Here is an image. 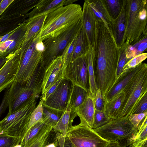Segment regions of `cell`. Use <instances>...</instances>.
Segmentation results:
<instances>
[{
  "label": "cell",
  "instance_id": "obj_1",
  "mask_svg": "<svg viewBox=\"0 0 147 147\" xmlns=\"http://www.w3.org/2000/svg\"><path fill=\"white\" fill-rule=\"evenodd\" d=\"M96 22L93 66L96 86L104 97L117 78L119 48L104 23L99 20H96Z\"/></svg>",
  "mask_w": 147,
  "mask_h": 147
},
{
  "label": "cell",
  "instance_id": "obj_2",
  "mask_svg": "<svg viewBox=\"0 0 147 147\" xmlns=\"http://www.w3.org/2000/svg\"><path fill=\"white\" fill-rule=\"evenodd\" d=\"M82 12L81 6L73 3L60 7L49 13L38 34L40 39L43 41L65 31L81 20Z\"/></svg>",
  "mask_w": 147,
  "mask_h": 147
},
{
  "label": "cell",
  "instance_id": "obj_3",
  "mask_svg": "<svg viewBox=\"0 0 147 147\" xmlns=\"http://www.w3.org/2000/svg\"><path fill=\"white\" fill-rule=\"evenodd\" d=\"M44 49L43 42L38 34L29 42L24 51L20 53L19 67L14 82L33 88Z\"/></svg>",
  "mask_w": 147,
  "mask_h": 147
},
{
  "label": "cell",
  "instance_id": "obj_4",
  "mask_svg": "<svg viewBox=\"0 0 147 147\" xmlns=\"http://www.w3.org/2000/svg\"><path fill=\"white\" fill-rule=\"evenodd\" d=\"M147 0H126V46L133 45L147 36Z\"/></svg>",
  "mask_w": 147,
  "mask_h": 147
},
{
  "label": "cell",
  "instance_id": "obj_5",
  "mask_svg": "<svg viewBox=\"0 0 147 147\" xmlns=\"http://www.w3.org/2000/svg\"><path fill=\"white\" fill-rule=\"evenodd\" d=\"M39 95L31 98L18 110L6 116L0 121V133L23 138L27 130L31 114L36 107Z\"/></svg>",
  "mask_w": 147,
  "mask_h": 147
},
{
  "label": "cell",
  "instance_id": "obj_6",
  "mask_svg": "<svg viewBox=\"0 0 147 147\" xmlns=\"http://www.w3.org/2000/svg\"><path fill=\"white\" fill-rule=\"evenodd\" d=\"M125 97L118 118L128 117L143 94L147 92V65L142 66L123 90Z\"/></svg>",
  "mask_w": 147,
  "mask_h": 147
},
{
  "label": "cell",
  "instance_id": "obj_7",
  "mask_svg": "<svg viewBox=\"0 0 147 147\" xmlns=\"http://www.w3.org/2000/svg\"><path fill=\"white\" fill-rule=\"evenodd\" d=\"M81 27L80 20L59 35L43 41L44 49L42 54L40 67L46 70L53 60L61 55L67 45L77 34Z\"/></svg>",
  "mask_w": 147,
  "mask_h": 147
},
{
  "label": "cell",
  "instance_id": "obj_8",
  "mask_svg": "<svg viewBox=\"0 0 147 147\" xmlns=\"http://www.w3.org/2000/svg\"><path fill=\"white\" fill-rule=\"evenodd\" d=\"M93 129L107 140H126L127 143L138 129L132 125L128 117H124L112 119L106 124Z\"/></svg>",
  "mask_w": 147,
  "mask_h": 147
},
{
  "label": "cell",
  "instance_id": "obj_9",
  "mask_svg": "<svg viewBox=\"0 0 147 147\" xmlns=\"http://www.w3.org/2000/svg\"><path fill=\"white\" fill-rule=\"evenodd\" d=\"M66 136L75 147H105L109 142L93 129L80 123L70 128Z\"/></svg>",
  "mask_w": 147,
  "mask_h": 147
},
{
  "label": "cell",
  "instance_id": "obj_10",
  "mask_svg": "<svg viewBox=\"0 0 147 147\" xmlns=\"http://www.w3.org/2000/svg\"><path fill=\"white\" fill-rule=\"evenodd\" d=\"M74 84L64 78L54 91L44 101L43 105L58 111H64L66 109Z\"/></svg>",
  "mask_w": 147,
  "mask_h": 147
},
{
  "label": "cell",
  "instance_id": "obj_11",
  "mask_svg": "<svg viewBox=\"0 0 147 147\" xmlns=\"http://www.w3.org/2000/svg\"><path fill=\"white\" fill-rule=\"evenodd\" d=\"M64 78L70 80L74 85L89 91L86 54L76 59L67 65Z\"/></svg>",
  "mask_w": 147,
  "mask_h": 147
},
{
  "label": "cell",
  "instance_id": "obj_12",
  "mask_svg": "<svg viewBox=\"0 0 147 147\" xmlns=\"http://www.w3.org/2000/svg\"><path fill=\"white\" fill-rule=\"evenodd\" d=\"M39 94L33 88L23 86L13 81L9 87L7 94L8 114L18 110L33 97Z\"/></svg>",
  "mask_w": 147,
  "mask_h": 147
},
{
  "label": "cell",
  "instance_id": "obj_13",
  "mask_svg": "<svg viewBox=\"0 0 147 147\" xmlns=\"http://www.w3.org/2000/svg\"><path fill=\"white\" fill-rule=\"evenodd\" d=\"M40 0H13L0 16V22H12L27 18V15Z\"/></svg>",
  "mask_w": 147,
  "mask_h": 147
},
{
  "label": "cell",
  "instance_id": "obj_14",
  "mask_svg": "<svg viewBox=\"0 0 147 147\" xmlns=\"http://www.w3.org/2000/svg\"><path fill=\"white\" fill-rule=\"evenodd\" d=\"M65 65L61 55L53 60L47 69L43 79L42 96L64 76Z\"/></svg>",
  "mask_w": 147,
  "mask_h": 147
},
{
  "label": "cell",
  "instance_id": "obj_15",
  "mask_svg": "<svg viewBox=\"0 0 147 147\" xmlns=\"http://www.w3.org/2000/svg\"><path fill=\"white\" fill-rule=\"evenodd\" d=\"M20 48L8 56L0 70V93L9 87L16 78L20 64Z\"/></svg>",
  "mask_w": 147,
  "mask_h": 147
},
{
  "label": "cell",
  "instance_id": "obj_16",
  "mask_svg": "<svg viewBox=\"0 0 147 147\" xmlns=\"http://www.w3.org/2000/svg\"><path fill=\"white\" fill-rule=\"evenodd\" d=\"M142 64V63L136 67L123 71L104 96L105 101L110 100L122 91L140 69Z\"/></svg>",
  "mask_w": 147,
  "mask_h": 147
},
{
  "label": "cell",
  "instance_id": "obj_17",
  "mask_svg": "<svg viewBox=\"0 0 147 147\" xmlns=\"http://www.w3.org/2000/svg\"><path fill=\"white\" fill-rule=\"evenodd\" d=\"M76 1L73 0H40L36 6L27 15V19L47 15L60 7L73 3Z\"/></svg>",
  "mask_w": 147,
  "mask_h": 147
},
{
  "label": "cell",
  "instance_id": "obj_18",
  "mask_svg": "<svg viewBox=\"0 0 147 147\" xmlns=\"http://www.w3.org/2000/svg\"><path fill=\"white\" fill-rule=\"evenodd\" d=\"M95 110L94 98L89 92L84 102L75 111L80 119V124L93 129Z\"/></svg>",
  "mask_w": 147,
  "mask_h": 147
},
{
  "label": "cell",
  "instance_id": "obj_19",
  "mask_svg": "<svg viewBox=\"0 0 147 147\" xmlns=\"http://www.w3.org/2000/svg\"><path fill=\"white\" fill-rule=\"evenodd\" d=\"M81 20L82 27L86 34L89 44L93 48L95 40L96 20L92 10L85 1Z\"/></svg>",
  "mask_w": 147,
  "mask_h": 147
},
{
  "label": "cell",
  "instance_id": "obj_20",
  "mask_svg": "<svg viewBox=\"0 0 147 147\" xmlns=\"http://www.w3.org/2000/svg\"><path fill=\"white\" fill-rule=\"evenodd\" d=\"M85 1L92 10L96 20L102 21L111 33L114 20L108 12L105 0H86Z\"/></svg>",
  "mask_w": 147,
  "mask_h": 147
},
{
  "label": "cell",
  "instance_id": "obj_21",
  "mask_svg": "<svg viewBox=\"0 0 147 147\" xmlns=\"http://www.w3.org/2000/svg\"><path fill=\"white\" fill-rule=\"evenodd\" d=\"M125 1L126 0H123L122 9L118 16L114 20L111 30L116 45L119 48L125 42Z\"/></svg>",
  "mask_w": 147,
  "mask_h": 147
},
{
  "label": "cell",
  "instance_id": "obj_22",
  "mask_svg": "<svg viewBox=\"0 0 147 147\" xmlns=\"http://www.w3.org/2000/svg\"><path fill=\"white\" fill-rule=\"evenodd\" d=\"M47 15L30 19H27V26L25 39L20 48V53H23L30 41L38 35L41 29Z\"/></svg>",
  "mask_w": 147,
  "mask_h": 147
},
{
  "label": "cell",
  "instance_id": "obj_23",
  "mask_svg": "<svg viewBox=\"0 0 147 147\" xmlns=\"http://www.w3.org/2000/svg\"><path fill=\"white\" fill-rule=\"evenodd\" d=\"M124 97L125 94L123 90L110 100L105 101L103 111L108 118L111 119L118 118Z\"/></svg>",
  "mask_w": 147,
  "mask_h": 147
},
{
  "label": "cell",
  "instance_id": "obj_24",
  "mask_svg": "<svg viewBox=\"0 0 147 147\" xmlns=\"http://www.w3.org/2000/svg\"><path fill=\"white\" fill-rule=\"evenodd\" d=\"M77 116L76 113L71 112V109L67 105L66 109L53 129L56 134L59 133L65 136L68 129L73 126L74 120Z\"/></svg>",
  "mask_w": 147,
  "mask_h": 147
},
{
  "label": "cell",
  "instance_id": "obj_25",
  "mask_svg": "<svg viewBox=\"0 0 147 147\" xmlns=\"http://www.w3.org/2000/svg\"><path fill=\"white\" fill-rule=\"evenodd\" d=\"M49 126L43 121L33 125L26 132L22 140L19 145L20 147H28L39 137Z\"/></svg>",
  "mask_w": 147,
  "mask_h": 147
},
{
  "label": "cell",
  "instance_id": "obj_26",
  "mask_svg": "<svg viewBox=\"0 0 147 147\" xmlns=\"http://www.w3.org/2000/svg\"><path fill=\"white\" fill-rule=\"evenodd\" d=\"M135 134L127 142L129 147H147V116L140 123Z\"/></svg>",
  "mask_w": 147,
  "mask_h": 147
},
{
  "label": "cell",
  "instance_id": "obj_27",
  "mask_svg": "<svg viewBox=\"0 0 147 147\" xmlns=\"http://www.w3.org/2000/svg\"><path fill=\"white\" fill-rule=\"evenodd\" d=\"M90 45L86 34L82 26L78 34L71 61L86 55Z\"/></svg>",
  "mask_w": 147,
  "mask_h": 147
},
{
  "label": "cell",
  "instance_id": "obj_28",
  "mask_svg": "<svg viewBox=\"0 0 147 147\" xmlns=\"http://www.w3.org/2000/svg\"><path fill=\"white\" fill-rule=\"evenodd\" d=\"M88 93L81 87L74 84L68 104L71 112L76 113V109L83 103Z\"/></svg>",
  "mask_w": 147,
  "mask_h": 147
},
{
  "label": "cell",
  "instance_id": "obj_29",
  "mask_svg": "<svg viewBox=\"0 0 147 147\" xmlns=\"http://www.w3.org/2000/svg\"><path fill=\"white\" fill-rule=\"evenodd\" d=\"M86 56L88 76L89 92L94 99L98 88L96 82L93 66V48L90 45L86 54Z\"/></svg>",
  "mask_w": 147,
  "mask_h": 147
},
{
  "label": "cell",
  "instance_id": "obj_30",
  "mask_svg": "<svg viewBox=\"0 0 147 147\" xmlns=\"http://www.w3.org/2000/svg\"><path fill=\"white\" fill-rule=\"evenodd\" d=\"M147 36L133 45L126 46L125 51L127 59L129 61L136 56L144 53L147 50Z\"/></svg>",
  "mask_w": 147,
  "mask_h": 147
},
{
  "label": "cell",
  "instance_id": "obj_31",
  "mask_svg": "<svg viewBox=\"0 0 147 147\" xmlns=\"http://www.w3.org/2000/svg\"><path fill=\"white\" fill-rule=\"evenodd\" d=\"M43 121L53 129L59 120L63 111L53 109L43 105Z\"/></svg>",
  "mask_w": 147,
  "mask_h": 147
},
{
  "label": "cell",
  "instance_id": "obj_32",
  "mask_svg": "<svg viewBox=\"0 0 147 147\" xmlns=\"http://www.w3.org/2000/svg\"><path fill=\"white\" fill-rule=\"evenodd\" d=\"M26 19L24 22L22 28L20 33L7 48L3 57H7L13 53L21 48L25 39L27 31V22Z\"/></svg>",
  "mask_w": 147,
  "mask_h": 147
},
{
  "label": "cell",
  "instance_id": "obj_33",
  "mask_svg": "<svg viewBox=\"0 0 147 147\" xmlns=\"http://www.w3.org/2000/svg\"><path fill=\"white\" fill-rule=\"evenodd\" d=\"M108 12L113 20L115 19L120 13L123 0H105Z\"/></svg>",
  "mask_w": 147,
  "mask_h": 147
},
{
  "label": "cell",
  "instance_id": "obj_34",
  "mask_svg": "<svg viewBox=\"0 0 147 147\" xmlns=\"http://www.w3.org/2000/svg\"><path fill=\"white\" fill-rule=\"evenodd\" d=\"M43 100L41 99L31 114L27 132L34 125L43 121Z\"/></svg>",
  "mask_w": 147,
  "mask_h": 147
},
{
  "label": "cell",
  "instance_id": "obj_35",
  "mask_svg": "<svg viewBox=\"0 0 147 147\" xmlns=\"http://www.w3.org/2000/svg\"><path fill=\"white\" fill-rule=\"evenodd\" d=\"M22 138L0 133V147H17Z\"/></svg>",
  "mask_w": 147,
  "mask_h": 147
},
{
  "label": "cell",
  "instance_id": "obj_36",
  "mask_svg": "<svg viewBox=\"0 0 147 147\" xmlns=\"http://www.w3.org/2000/svg\"><path fill=\"white\" fill-rule=\"evenodd\" d=\"M78 33L69 43L61 55L66 67L71 61Z\"/></svg>",
  "mask_w": 147,
  "mask_h": 147
},
{
  "label": "cell",
  "instance_id": "obj_37",
  "mask_svg": "<svg viewBox=\"0 0 147 147\" xmlns=\"http://www.w3.org/2000/svg\"><path fill=\"white\" fill-rule=\"evenodd\" d=\"M25 20H22L10 22H0V37L19 27Z\"/></svg>",
  "mask_w": 147,
  "mask_h": 147
},
{
  "label": "cell",
  "instance_id": "obj_38",
  "mask_svg": "<svg viewBox=\"0 0 147 147\" xmlns=\"http://www.w3.org/2000/svg\"><path fill=\"white\" fill-rule=\"evenodd\" d=\"M112 119L108 118L103 111L95 109L93 122V129L100 127L107 123Z\"/></svg>",
  "mask_w": 147,
  "mask_h": 147
},
{
  "label": "cell",
  "instance_id": "obj_39",
  "mask_svg": "<svg viewBox=\"0 0 147 147\" xmlns=\"http://www.w3.org/2000/svg\"><path fill=\"white\" fill-rule=\"evenodd\" d=\"M126 47V45L124 43L122 46L119 48V55L116 70L117 78L122 72L124 66L129 61L126 55L125 51Z\"/></svg>",
  "mask_w": 147,
  "mask_h": 147
},
{
  "label": "cell",
  "instance_id": "obj_40",
  "mask_svg": "<svg viewBox=\"0 0 147 147\" xmlns=\"http://www.w3.org/2000/svg\"><path fill=\"white\" fill-rule=\"evenodd\" d=\"M24 21L22 25L16 30L6 40L0 43V56L3 57L7 48L20 33L22 28Z\"/></svg>",
  "mask_w": 147,
  "mask_h": 147
},
{
  "label": "cell",
  "instance_id": "obj_41",
  "mask_svg": "<svg viewBox=\"0 0 147 147\" xmlns=\"http://www.w3.org/2000/svg\"><path fill=\"white\" fill-rule=\"evenodd\" d=\"M147 57L146 53H143L134 57L130 59L124 66L123 71L137 66L146 59Z\"/></svg>",
  "mask_w": 147,
  "mask_h": 147
},
{
  "label": "cell",
  "instance_id": "obj_42",
  "mask_svg": "<svg viewBox=\"0 0 147 147\" xmlns=\"http://www.w3.org/2000/svg\"><path fill=\"white\" fill-rule=\"evenodd\" d=\"M146 112H147V92L144 93L141 96L131 114H139Z\"/></svg>",
  "mask_w": 147,
  "mask_h": 147
},
{
  "label": "cell",
  "instance_id": "obj_43",
  "mask_svg": "<svg viewBox=\"0 0 147 147\" xmlns=\"http://www.w3.org/2000/svg\"><path fill=\"white\" fill-rule=\"evenodd\" d=\"M147 115V112L137 114H131L128 118L132 125L135 127H138L142 120Z\"/></svg>",
  "mask_w": 147,
  "mask_h": 147
},
{
  "label": "cell",
  "instance_id": "obj_44",
  "mask_svg": "<svg viewBox=\"0 0 147 147\" xmlns=\"http://www.w3.org/2000/svg\"><path fill=\"white\" fill-rule=\"evenodd\" d=\"M94 101L95 109L97 110L103 111L105 100L99 89H98L96 91Z\"/></svg>",
  "mask_w": 147,
  "mask_h": 147
},
{
  "label": "cell",
  "instance_id": "obj_45",
  "mask_svg": "<svg viewBox=\"0 0 147 147\" xmlns=\"http://www.w3.org/2000/svg\"><path fill=\"white\" fill-rule=\"evenodd\" d=\"M56 134V140L59 147H75L65 136L59 133Z\"/></svg>",
  "mask_w": 147,
  "mask_h": 147
},
{
  "label": "cell",
  "instance_id": "obj_46",
  "mask_svg": "<svg viewBox=\"0 0 147 147\" xmlns=\"http://www.w3.org/2000/svg\"><path fill=\"white\" fill-rule=\"evenodd\" d=\"M8 88L6 89L2 102L0 106V116L5 111L8 107L7 96Z\"/></svg>",
  "mask_w": 147,
  "mask_h": 147
},
{
  "label": "cell",
  "instance_id": "obj_47",
  "mask_svg": "<svg viewBox=\"0 0 147 147\" xmlns=\"http://www.w3.org/2000/svg\"><path fill=\"white\" fill-rule=\"evenodd\" d=\"M13 0H2L0 3V16Z\"/></svg>",
  "mask_w": 147,
  "mask_h": 147
},
{
  "label": "cell",
  "instance_id": "obj_48",
  "mask_svg": "<svg viewBox=\"0 0 147 147\" xmlns=\"http://www.w3.org/2000/svg\"><path fill=\"white\" fill-rule=\"evenodd\" d=\"M125 145H121L119 141L117 140L111 141L105 147H125Z\"/></svg>",
  "mask_w": 147,
  "mask_h": 147
},
{
  "label": "cell",
  "instance_id": "obj_49",
  "mask_svg": "<svg viewBox=\"0 0 147 147\" xmlns=\"http://www.w3.org/2000/svg\"><path fill=\"white\" fill-rule=\"evenodd\" d=\"M21 25L15 29L9 32L8 33L1 36L0 37V43L6 40L13 34V33L15 31V30H16Z\"/></svg>",
  "mask_w": 147,
  "mask_h": 147
},
{
  "label": "cell",
  "instance_id": "obj_50",
  "mask_svg": "<svg viewBox=\"0 0 147 147\" xmlns=\"http://www.w3.org/2000/svg\"><path fill=\"white\" fill-rule=\"evenodd\" d=\"M8 57L0 56V70L3 66L7 60Z\"/></svg>",
  "mask_w": 147,
  "mask_h": 147
},
{
  "label": "cell",
  "instance_id": "obj_51",
  "mask_svg": "<svg viewBox=\"0 0 147 147\" xmlns=\"http://www.w3.org/2000/svg\"><path fill=\"white\" fill-rule=\"evenodd\" d=\"M56 141L54 142L47 144L44 147H57V143Z\"/></svg>",
  "mask_w": 147,
  "mask_h": 147
},
{
  "label": "cell",
  "instance_id": "obj_52",
  "mask_svg": "<svg viewBox=\"0 0 147 147\" xmlns=\"http://www.w3.org/2000/svg\"><path fill=\"white\" fill-rule=\"evenodd\" d=\"M2 0H0V3H1V2Z\"/></svg>",
  "mask_w": 147,
  "mask_h": 147
}]
</instances>
